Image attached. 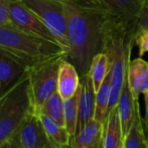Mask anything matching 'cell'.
<instances>
[{
    "instance_id": "23",
    "label": "cell",
    "mask_w": 148,
    "mask_h": 148,
    "mask_svg": "<svg viewBox=\"0 0 148 148\" xmlns=\"http://www.w3.org/2000/svg\"><path fill=\"white\" fill-rule=\"evenodd\" d=\"M10 0H0V26L16 29L10 17Z\"/></svg>"
},
{
    "instance_id": "14",
    "label": "cell",
    "mask_w": 148,
    "mask_h": 148,
    "mask_svg": "<svg viewBox=\"0 0 148 148\" xmlns=\"http://www.w3.org/2000/svg\"><path fill=\"white\" fill-rule=\"evenodd\" d=\"M123 148H148V121L140 114L139 101H135L134 118L124 138Z\"/></svg>"
},
{
    "instance_id": "1",
    "label": "cell",
    "mask_w": 148,
    "mask_h": 148,
    "mask_svg": "<svg viewBox=\"0 0 148 148\" xmlns=\"http://www.w3.org/2000/svg\"><path fill=\"white\" fill-rule=\"evenodd\" d=\"M63 5L69 42L66 59L82 76L94 56L104 51L113 16L95 0H68Z\"/></svg>"
},
{
    "instance_id": "19",
    "label": "cell",
    "mask_w": 148,
    "mask_h": 148,
    "mask_svg": "<svg viewBox=\"0 0 148 148\" xmlns=\"http://www.w3.org/2000/svg\"><path fill=\"white\" fill-rule=\"evenodd\" d=\"M111 72L108 71L105 80L101 83L100 88L95 95V111L94 119L103 123L107 114L110 101V95L112 90L111 84Z\"/></svg>"
},
{
    "instance_id": "25",
    "label": "cell",
    "mask_w": 148,
    "mask_h": 148,
    "mask_svg": "<svg viewBox=\"0 0 148 148\" xmlns=\"http://www.w3.org/2000/svg\"><path fill=\"white\" fill-rule=\"evenodd\" d=\"M134 43L139 47V57L148 53V29H144L135 36Z\"/></svg>"
},
{
    "instance_id": "3",
    "label": "cell",
    "mask_w": 148,
    "mask_h": 148,
    "mask_svg": "<svg viewBox=\"0 0 148 148\" xmlns=\"http://www.w3.org/2000/svg\"><path fill=\"white\" fill-rule=\"evenodd\" d=\"M0 50L16 58L27 69L58 55L65 54L67 56V53L57 42L3 26H0Z\"/></svg>"
},
{
    "instance_id": "20",
    "label": "cell",
    "mask_w": 148,
    "mask_h": 148,
    "mask_svg": "<svg viewBox=\"0 0 148 148\" xmlns=\"http://www.w3.org/2000/svg\"><path fill=\"white\" fill-rule=\"evenodd\" d=\"M81 94H82V84H80L74 96L71 97L70 99L64 100V102H63L65 127L68 129L71 137H73L76 132Z\"/></svg>"
},
{
    "instance_id": "21",
    "label": "cell",
    "mask_w": 148,
    "mask_h": 148,
    "mask_svg": "<svg viewBox=\"0 0 148 148\" xmlns=\"http://www.w3.org/2000/svg\"><path fill=\"white\" fill-rule=\"evenodd\" d=\"M108 71H109V59L108 55L105 52H100L97 55H95L92 60L88 71L95 92H97L98 89L100 88Z\"/></svg>"
},
{
    "instance_id": "26",
    "label": "cell",
    "mask_w": 148,
    "mask_h": 148,
    "mask_svg": "<svg viewBox=\"0 0 148 148\" xmlns=\"http://www.w3.org/2000/svg\"><path fill=\"white\" fill-rule=\"evenodd\" d=\"M144 100H145V108H146V120L148 121V92L144 94Z\"/></svg>"
},
{
    "instance_id": "2",
    "label": "cell",
    "mask_w": 148,
    "mask_h": 148,
    "mask_svg": "<svg viewBox=\"0 0 148 148\" xmlns=\"http://www.w3.org/2000/svg\"><path fill=\"white\" fill-rule=\"evenodd\" d=\"M137 22L112 18L104 51L109 59L112 90L108 113L119 101L135 41Z\"/></svg>"
},
{
    "instance_id": "5",
    "label": "cell",
    "mask_w": 148,
    "mask_h": 148,
    "mask_svg": "<svg viewBox=\"0 0 148 148\" xmlns=\"http://www.w3.org/2000/svg\"><path fill=\"white\" fill-rule=\"evenodd\" d=\"M65 54L58 55L40 62L27 69L33 112L39 115L45 101L57 90L58 74Z\"/></svg>"
},
{
    "instance_id": "17",
    "label": "cell",
    "mask_w": 148,
    "mask_h": 148,
    "mask_svg": "<svg viewBox=\"0 0 148 148\" xmlns=\"http://www.w3.org/2000/svg\"><path fill=\"white\" fill-rule=\"evenodd\" d=\"M117 106H118L119 114L121 118L122 134L124 139L131 127L135 114V101L134 100L127 78L123 84Z\"/></svg>"
},
{
    "instance_id": "11",
    "label": "cell",
    "mask_w": 148,
    "mask_h": 148,
    "mask_svg": "<svg viewBox=\"0 0 148 148\" xmlns=\"http://www.w3.org/2000/svg\"><path fill=\"white\" fill-rule=\"evenodd\" d=\"M127 80L134 100L139 101L140 95L148 92V62L138 57L131 60L127 68Z\"/></svg>"
},
{
    "instance_id": "9",
    "label": "cell",
    "mask_w": 148,
    "mask_h": 148,
    "mask_svg": "<svg viewBox=\"0 0 148 148\" xmlns=\"http://www.w3.org/2000/svg\"><path fill=\"white\" fill-rule=\"evenodd\" d=\"M27 75V69L16 58L0 50V96Z\"/></svg>"
},
{
    "instance_id": "4",
    "label": "cell",
    "mask_w": 148,
    "mask_h": 148,
    "mask_svg": "<svg viewBox=\"0 0 148 148\" xmlns=\"http://www.w3.org/2000/svg\"><path fill=\"white\" fill-rule=\"evenodd\" d=\"M33 112L27 75L0 96V148H3L26 117Z\"/></svg>"
},
{
    "instance_id": "18",
    "label": "cell",
    "mask_w": 148,
    "mask_h": 148,
    "mask_svg": "<svg viewBox=\"0 0 148 148\" xmlns=\"http://www.w3.org/2000/svg\"><path fill=\"white\" fill-rule=\"evenodd\" d=\"M39 117L43 124L47 136L54 148L70 147L71 135L65 127L60 126L51 117L40 114Z\"/></svg>"
},
{
    "instance_id": "27",
    "label": "cell",
    "mask_w": 148,
    "mask_h": 148,
    "mask_svg": "<svg viewBox=\"0 0 148 148\" xmlns=\"http://www.w3.org/2000/svg\"><path fill=\"white\" fill-rule=\"evenodd\" d=\"M60 1H62V2H64V1H68V0H60Z\"/></svg>"
},
{
    "instance_id": "8",
    "label": "cell",
    "mask_w": 148,
    "mask_h": 148,
    "mask_svg": "<svg viewBox=\"0 0 148 148\" xmlns=\"http://www.w3.org/2000/svg\"><path fill=\"white\" fill-rule=\"evenodd\" d=\"M10 12L11 20L16 29L33 36L57 42L49 28L42 20L20 0H10Z\"/></svg>"
},
{
    "instance_id": "16",
    "label": "cell",
    "mask_w": 148,
    "mask_h": 148,
    "mask_svg": "<svg viewBox=\"0 0 148 148\" xmlns=\"http://www.w3.org/2000/svg\"><path fill=\"white\" fill-rule=\"evenodd\" d=\"M102 123L92 119L77 134L71 137L70 147L101 148Z\"/></svg>"
},
{
    "instance_id": "24",
    "label": "cell",
    "mask_w": 148,
    "mask_h": 148,
    "mask_svg": "<svg viewBox=\"0 0 148 148\" xmlns=\"http://www.w3.org/2000/svg\"><path fill=\"white\" fill-rule=\"evenodd\" d=\"M147 29H148V0H143L137 21L136 35Z\"/></svg>"
},
{
    "instance_id": "15",
    "label": "cell",
    "mask_w": 148,
    "mask_h": 148,
    "mask_svg": "<svg viewBox=\"0 0 148 148\" xmlns=\"http://www.w3.org/2000/svg\"><path fill=\"white\" fill-rule=\"evenodd\" d=\"M81 84V76L73 63L64 58L60 65L57 91L63 100L70 99Z\"/></svg>"
},
{
    "instance_id": "22",
    "label": "cell",
    "mask_w": 148,
    "mask_h": 148,
    "mask_svg": "<svg viewBox=\"0 0 148 148\" xmlns=\"http://www.w3.org/2000/svg\"><path fill=\"white\" fill-rule=\"evenodd\" d=\"M63 102L64 100L62 98L59 92L56 90L45 101L40 110V114H43L51 117L60 126L65 127Z\"/></svg>"
},
{
    "instance_id": "7",
    "label": "cell",
    "mask_w": 148,
    "mask_h": 148,
    "mask_svg": "<svg viewBox=\"0 0 148 148\" xmlns=\"http://www.w3.org/2000/svg\"><path fill=\"white\" fill-rule=\"evenodd\" d=\"M3 148H54V147L47 136L39 115L31 112Z\"/></svg>"
},
{
    "instance_id": "12",
    "label": "cell",
    "mask_w": 148,
    "mask_h": 148,
    "mask_svg": "<svg viewBox=\"0 0 148 148\" xmlns=\"http://www.w3.org/2000/svg\"><path fill=\"white\" fill-rule=\"evenodd\" d=\"M123 134L118 106L113 108L102 123L101 148H123Z\"/></svg>"
},
{
    "instance_id": "13",
    "label": "cell",
    "mask_w": 148,
    "mask_h": 148,
    "mask_svg": "<svg viewBox=\"0 0 148 148\" xmlns=\"http://www.w3.org/2000/svg\"><path fill=\"white\" fill-rule=\"evenodd\" d=\"M113 17L137 22L143 0H95Z\"/></svg>"
},
{
    "instance_id": "10",
    "label": "cell",
    "mask_w": 148,
    "mask_h": 148,
    "mask_svg": "<svg viewBox=\"0 0 148 148\" xmlns=\"http://www.w3.org/2000/svg\"><path fill=\"white\" fill-rule=\"evenodd\" d=\"M81 84L82 94L79 102L78 121L75 134H77L92 119H94L95 111L96 92L94 88L93 82L89 73L81 76Z\"/></svg>"
},
{
    "instance_id": "6",
    "label": "cell",
    "mask_w": 148,
    "mask_h": 148,
    "mask_svg": "<svg viewBox=\"0 0 148 148\" xmlns=\"http://www.w3.org/2000/svg\"><path fill=\"white\" fill-rule=\"evenodd\" d=\"M49 28L57 42L69 53V42L63 2L60 0H20ZM67 57V56H66Z\"/></svg>"
}]
</instances>
